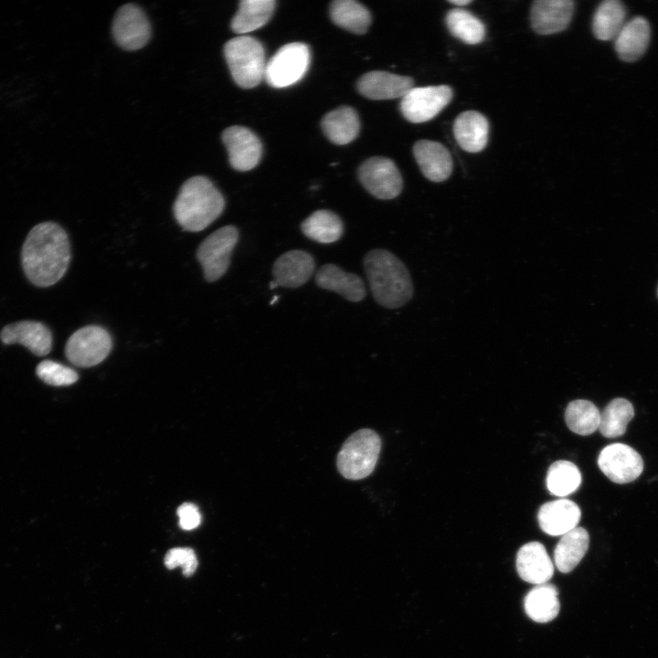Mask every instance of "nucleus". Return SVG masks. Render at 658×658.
Here are the masks:
<instances>
[{
    "mask_svg": "<svg viewBox=\"0 0 658 658\" xmlns=\"http://www.w3.org/2000/svg\"><path fill=\"white\" fill-rule=\"evenodd\" d=\"M70 259L67 232L51 221L34 226L21 249L23 271L27 280L37 287L57 283L67 272Z\"/></svg>",
    "mask_w": 658,
    "mask_h": 658,
    "instance_id": "obj_1",
    "label": "nucleus"
},
{
    "mask_svg": "<svg viewBox=\"0 0 658 658\" xmlns=\"http://www.w3.org/2000/svg\"><path fill=\"white\" fill-rule=\"evenodd\" d=\"M364 268L375 301L395 309L405 305L413 295V284L405 264L392 252L376 249L364 258Z\"/></svg>",
    "mask_w": 658,
    "mask_h": 658,
    "instance_id": "obj_2",
    "label": "nucleus"
},
{
    "mask_svg": "<svg viewBox=\"0 0 658 658\" xmlns=\"http://www.w3.org/2000/svg\"><path fill=\"white\" fill-rule=\"evenodd\" d=\"M225 199L207 177L194 176L180 188L173 212L183 230L198 232L207 228L223 212Z\"/></svg>",
    "mask_w": 658,
    "mask_h": 658,
    "instance_id": "obj_3",
    "label": "nucleus"
},
{
    "mask_svg": "<svg viewBox=\"0 0 658 658\" xmlns=\"http://www.w3.org/2000/svg\"><path fill=\"white\" fill-rule=\"evenodd\" d=\"M224 55L231 76L239 87L250 89L264 79L265 52L258 39L246 35L236 37L225 44Z\"/></svg>",
    "mask_w": 658,
    "mask_h": 658,
    "instance_id": "obj_4",
    "label": "nucleus"
},
{
    "mask_svg": "<svg viewBox=\"0 0 658 658\" xmlns=\"http://www.w3.org/2000/svg\"><path fill=\"white\" fill-rule=\"evenodd\" d=\"M381 449L378 434L370 429H362L347 438L336 458L342 476L349 480H361L374 471Z\"/></svg>",
    "mask_w": 658,
    "mask_h": 658,
    "instance_id": "obj_5",
    "label": "nucleus"
},
{
    "mask_svg": "<svg viewBox=\"0 0 658 658\" xmlns=\"http://www.w3.org/2000/svg\"><path fill=\"white\" fill-rule=\"evenodd\" d=\"M311 60L309 47L302 42L282 46L266 63L264 79L273 88H286L301 80Z\"/></svg>",
    "mask_w": 658,
    "mask_h": 658,
    "instance_id": "obj_6",
    "label": "nucleus"
},
{
    "mask_svg": "<svg viewBox=\"0 0 658 658\" xmlns=\"http://www.w3.org/2000/svg\"><path fill=\"white\" fill-rule=\"evenodd\" d=\"M239 237L235 226H224L207 236L198 246L196 259L207 281H216L226 273Z\"/></svg>",
    "mask_w": 658,
    "mask_h": 658,
    "instance_id": "obj_7",
    "label": "nucleus"
},
{
    "mask_svg": "<svg viewBox=\"0 0 658 658\" xmlns=\"http://www.w3.org/2000/svg\"><path fill=\"white\" fill-rule=\"evenodd\" d=\"M112 339L109 332L99 325L78 329L68 339L65 356L74 366L90 367L102 362L111 353Z\"/></svg>",
    "mask_w": 658,
    "mask_h": 658,
    "instance_id": "obj_8",
    "label": "nucleus"
},
{
    "mask_svg": "<svg viewBox=\"0 0 658 658\" xmlns=\"http://www.w3.org/2000/svg\"><path fill=\"white\" fill-rule=\"evenodd\" d=\"M451 99L452 90L446 85L413 87L402 97L400 111L409 122L421 123L438 115Z\"/></svg>",
    "mask_w": 658,
    "mask_h": 658,
    "instance_id": "obj_9",
    "label": "nucleus"
},
{
    "mask_svg": "<svg viewBox=\"0 0 658 658\" xmlns=\"http://www.w3.org/2000/svg\"><path fill=\"white\" fill-rule=\"evenodd\" d=\"M358 178L365 189L379 199L397 197L403 186L397 165L386 157L375 156L366 160L358 169Z\"/></svg>",
    "mask_w": 658,
    "mask_h": 658,
    "instance_id": "obj_10",
    "label": "nucleus"
},
{
    "mask_svg": "<svg viewBox=\"0 0 658 658\" xmlns=\"http://www.w3.org/2000/svg\"><path fill=\"white\" fill-rule=\"evenodd\" d=\"M598 465L613 483H627L637 479L643 471L641 455L631 446L612 443L600 452Z\"/></svg>",
    "mask_w": 658,
    "mask_h": 658,
    "instance_id": "obj_11",
    "label": "nucleus"
},
{
    "mask_svg": "<svg viewBox=\"0 0 658 658\" xmlns=\"http://www.w3.org/2000/svg\"><path fill=\"white\" fill-rule=\"evenodd\" d=\"M113 37L122 48L136 50L149 40L151 28L143 10L135 5H122L116 13L112 24Z\"/></svg>",
    "mask_w": 658,
    "mask_h": 658,
    "instance_id": "obj_12",
    "label": "nucleus"
},
{
    "mask_svg": "<svg viewBox=\"0 0 658 658\" xmlns=\"http://www.w3.org/2000/svg\"><path fill=\"white\" fill-rule=\"evenodd\" d=\"M231 166L238 171L253 169L260 162L262 145L259 137L243 126H231L222 133Z\"/></svg>",
    "mask_w": 658,
    "mask_h": 658,
    "instance_id": "obj_13",
    "label": "nucleus"
},
{
    "mask_svg": "<svg viewBox=\"0 0 658 658\" xmlns=\"http://www.w3.org/2000/svg\"><path fill=\"white\" fill-rule=\"evenodd\" d=\"M0 340L4 345H22L37 356H47L52 348L51 331L37 321L24 320L5 325Z\"/></svg>",
    "mask_w": 658,
    "mask_h": 658,
    "instance_id": "obj_14",
    "label": "nucleus"
},
{
    "mask_svg": "<svg viewBox=\"0 0 658 658\" xmlns=\"http://www.w3.org/2000/svg\"><path fill=\"white\" fill-rule=\"evenodd\" d=\"M315 269L313 257L301 249L281 254L273 263L272 275L276 287L298 288L305 284Z\"/></svg>",
    "mask_w": 658,
    "mask_h": 658,
    "instance_id": "obj_15",
    "label": "nucleus"
},
{
    "mask_svg": "<svg viewBox=\"0 0 658 658\" xmlns=\"http://www.w3.org/2000/svg\"><path fill=\"white\" fill-rule=\"evenodd\" d=\"M574 12L571 0H536L531 7V26L540 35H551L565 30Z\"/></svg>",
    "mask_w": 658,
    "mask_h": 658,
    "instance_id": "obj_16",
    "label": "nucleus"
},
{
    "mask_svg": "<svg viewBox=\"0 0 658 658\" xmlns=\"http://www.w3.org/2000/svg\"><path fill=\"white\" fill-rule=\"evenodd\" d=\"M410 77L375 70L364 74L357 81L358 91L371 100H390L403 97L413 88Z\"/></svg>",
    "mask_w": 658,
    "mask_h": 658,
    "instance_id": "obj_17",
    "label": "nucleus"
},
{
    "mask_svg": "<svg viewBox=\"0 0 658 658\" xmlns=\"http://www.w3.org/2000/svg\"><path fill=\"white\" fill-rule=\"evenodd\" d=\"M516 569L523 580L534 585L548 583L554 574V565L547 549L537 541L526 543L519 548Z\"/></svg>",
    "mask_w": 658,
    "mask_h": 658,
    "instance_id": "obj_18",
    "label": "nucleus"
},
{
    "mask_svg": "<svg viewBox=\"0 0 658 658\" xmlns=\"http://www.w3.org/2000/svg\"><path fill=\"white\" fill-rule=\"evenodd\" d=\"M581 516L578 505L560 498L545 503L537 513L540 528L550 536H563L578 526Z\"/></svg>",
    "mask_w": 658,
    "mask_h": 658,
    "instance_id": "obj_19",
    "label": "nucleus"
},
{
    "mask_svg": "<svg viewBox=\"0 0 658 658\" xmlns=\"http://www.w3.org/2000/svg\"><path fill=\"white\" fill-rule=\"evenodd\" d=\"M413 154L423 175L432 182L448 179L452 172V158L440 143L419 140L413 146Z\"/></svg>",
    "mask_w": 658,
    "mask_h": 658,
    "instance_id": "obj_20",
    "label": "nucleus"
},
{
    "mask_svg": "<svg viewBox=\"0 0 658 658\" xmlns=\"http://www.w3.org/2000/svg\"><path fill=\"white\" fill-rule=\"evenodd\" d=\"M315 282L318 287L335 292L352 302H361L366 294L361 277L332 263L324 264L318 270Z\"/></svg>",
    "mask_w": 658,
    "mask_h": 658,
    "instance_id": "obj_21",
    "label": "nucleus"
},
{
    "mask_svg": "<svg viewBox=\"0 0 658 658\" xmlns=\"http://www.w3.org/2000/svg\"><path fill=\"white\" fill-rule=\"evenodd\" d=\"M651 37L648 21L636 16L626 22L615 37V50L625 62L639 59L646 51Z\"/></svg>",
    "mask_w": 658,
    "mask_h": 658,
    "instance_id": "obj_22",
    "label": "nucleus"
},
{
    "mask_svg": "<svg viewBox=\"0 0 658 658\" xmlns=\"http://www.w3.org/2000/svg\"><path fill=\"white\" fill-rule=\"evenodd\" d=\"M453 134L458 144L466 152L478 153L488 142L489 123L480 112L467 111L457 116L453 123Z\"/></svg>",
    "mask_w": 658,
    "mask_h": 658,
    "instance_id": "obj_23",
    "label": "nucleus"
},
{
    "mask_svg": "<svg viewBox=\"0 0 658 658\" xmlns=\"http://www.w3.org/2000/svg\"><path fill=\"white\" fill-rule=\"evenodd\" d=\"M321 126L329 141L334 144L344 145L356 138L360 122L355 109L341 106L326 113L321 122Z\"/></svg>",
    "mask_w": 658,
    "mask_h": 658,
    "instance_id": "obj_24",
    "label": "nucleus"
},
{
    "mask_svg": "<svg viewBox=\"0 0 658 658\" xmlns=\"http://www.w3.org/2000/svg\"><path fill=\"white\" fill-rule=\"evenodd\" d=\"M589 545L586 529L577 526L561 536L554 550L557 568L562 573L572 571L585 556Z\"/></svg>",
    "mask_w": 658,
    "mask_h": 658,
    "instance_id": "obj_25",
    "label": "nucleus"
},
{
    "mask_svg": "<svg viewBox=\"0 0 658 658\" xmlns=\"http://www.w3.org/2000/svg\"><path fill=\"white\" fill-rule=\"evenodd\" d=\"M558 590L550 583L536 585L524 600L526 615L536 622H548L554 620L560 609Z\"/></svg>",
    "mask_w": 658,
    "mask_h": 658,
    "instance_id": "obj_26",
    "label": "nucleus"
},
{
    "mask_svg": "<svg viewBox=\"0 0 658 658\" xmlns=\"http://www.w3.org/2000/svg\"><path fill=\"white\" fill-rule=\"evenodd\" d=\"M301 230L308 239L328 244L342 238L344 223L334 212L320 209L313 212L302 222Z\"/></svg>",
    "mask_w": 658,
    "mask_h": 658,
    "instance_id": "obj_27",
    "label": "nucleus"
},
{
    "mask_svg": "<svg viewBox=\"0 0 658 658\" xmlns=\"http://www.w3.org/2000/svg\"><path fill=\"white\" fill-rule=\"evenodd\" d=\"M274 0H243L231 20V29L243 35L263 27L275 9Z\"/></svg>",
    "mask_w": 658,
    "mask_h": 658,
    "instance_id": "obj_28",
    "label": "nucleus"
},
{
    "mask_svg": "<svg viewBox=\"0 0 658 658\" xmlns=\"http://www.w3.org/2000/svg\"><path fill=\"white\" fill-rule=\"evenodd\" d=\"M330 16L338 27L355 34H364L371 24L368 9L354 0H336L330 6Z\"/></svg>",
    "mask_w": 658,
    "mask_h": 658,
    "instance_id": "obj_29",
    "label": "nucleus"
},
{
    "mask_svg": "<svg viewBox=\"0 0 658 658\" xmlns=\"http://www.w3.org/2000/svg\"><path fill=\"white\" fill-rule=\"evenodd\" d=\"M626 10L618 0H606L597 7L593 19L592 30L600 40L615 38L625 24Z\"/></svg>",
    "mask_w": 658,
    "mask_h": 658,
    "instance_id": "obj_30",
    "label": "nucleus"
},
{
    "mask_svg": "<svg viewBox=\"0 0 658 658\" xmlns=\"http://www.w3.org/2000/svg\"><path fill=\"white\" fill-rule=\"evenodd\" d=\"M446 25L451 34L469 45L483 41L485 27L471 12L462 8L450 10L446 16Z\"/></svg>",
    "mask_w": 658,
    "mask_h": 658,
    "instance_id": "obj_31",
    "label": "nucleus"
},
{
    "mask_svg": "<svg viewBox=\"0 0 658 658\" xmlns=\"http://www.w3.org/2000/svg\"><path fill=\"white\" fill-rule=\"evenodd\" d=\"M565 420L571 431L587 436L599 430L600 412L592 402L577 399L571 401L566 408Z\"/></svg>",
    "mask_w": 658,
    "mask_h": 658,
    "instance_id": "obj_32",
    "label": "nucleus"
},
{
    "mask_svg": "<svg viewBox=\"0 0 658 658\" xmlns=\"http://www.w3.org/2000/svg\"><path fill=\"white\" fill-rule=\"evenodd\" d=\"M633 416L634 409L629 400L621 398H614L600 413L599 430L606 438L621 436Z\"/></svg>",
    "mask_w": 658,
    "mask_h": 658,
    "instance_id": "obj_33",
    "label": "nucleus"
},
{
    "mask_svg": "<svg viewBox=\"0 0 658 658\" xmlns=\"http://www.w3.org/2000/svg\"><path fill=\"white\" fill-rule=\"evenodd\" d=\"M546 483L551 494L565 497L579 487L581 473L573 462L559 460L549 466Z\"/></svg>",
    "mask_w": 658,
    "mask_h": 658,
    "instance_id": "obj_34",
    "label": "nucleus"
},
{
    "mask_svg": "<svg viewBox=\"0 0 658 658\" xmlns=\"http://www.w3.org/2000/svg\"><path fill=\"white\" fill-rule=\"evenodd\" d=\"M36 373L43 382L54 387L69 386L79 378L74 369L52 360L41 361Z\"/></svg>",
    "mask_w": 658,
    "mask_h": 658,
    "instance_id": "obj_35",
    "label": "nucleus"
},
{
    "mask_svg": "<svg viewBox=\"0 0 658 658\" xmlns=\"http://www.w3.org/2000/svg\"><path fill=\"white\" fill-rule=\"evenodd\" d=\"M164 562L168 569L181 567L182 573L186 577L192 576L197 568L196 556L190 547L171 548L165 554Z\"/></svg>",
    "mask_w": 658,
    "mask_h": 658,
    "instance_id": "obj_36",
    "label": "nucleus"
},
{
    "mask_svg": "<svg viewBox=\"0 0 658 658\" xmlns=\"http://www.w3.org/2000/svg\"><path fill=\"white\" fill-rule=\"evenodd\" d=\"M179 525L184 530L196 528L201 522V515L198 508L190 503L181 504L177 509Z\"/></svg>",
    "mask_w": 658,
    "mask_h": 658,
    "instance_id": "obj_37",
    "label": "nucleus"
},
{
    "mask_svg": "<svg viewBox=\"0 0 658 658\" xmlns=\"http://www.w3.org/2000/svg\"><path fill=\"white\" fill-rule=\"evenodd\" d=\"M449 3L457 6H464L472 3L471 0H450Z\"/></svg>",
    "mask_w": 658,
    "mask_h": 658,
    "instance_id": "obj_38",
    "label": "nucleus"
},
{
    "mask_svg": "<svg viewBox=\"0 0 658 658\" xmlns=\"http://www.w3.org/2000/svg\"><path fill=\"white\" fill-rule=\"evenodd\" d=\"M657 297H658V286H657Z\"/></svg>",
    "mask_w": 658,
    "mask_h": 658,
    "instance_id": "obj_39",
    "label": "nucleus"
}]
</instances>
